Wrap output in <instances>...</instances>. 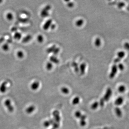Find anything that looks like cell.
Listing matches in <instances>:
<instances>
[{"label": "cell", "mask_w": 129, "mask_h": 129, "mask_svg": "<svg viewBox=\"0 0 129 129\" xmlns=\"http://www.w3.org/2000/svg\"><path fill=\"white\" fill-rule=\"evenodd\" d=\"M56 27V26L55 24H52V25H51V26L50 27V28H51L52 30H54L55 28Z\"/></svg>", "instance_id": "41"}, {"label": "cell", "mask_w": 129, "mask_h": 129, "mask_svg": "<svg viewBox=\"0 0 129 129\" xmlns=\"http://www.w3.org/2000/svg\"><path fill=\"white\" fill-rule=\"evenodd\" d=\"M51 9V6L50 5H46L42 10L41 13V16L42 18H45L49 15L48 11Z\"/></svg>", "instance_id": "2"}, {"label": "cell", "mask_w": 129, "mask_h": 129, "mask_svg": "<svg viewBox=\"0 0 129 129\" xmlns=\"http://www.w3.org/2000/svg\"><path fill=\"white\" fill-rule=\"evenodd\" d=\"M115 112L117 116L120 117L122 115V112L121 110L119 108H116L115 109Z\"/></svg>", "instance_id": "23"}, {"label": "cell", "mask_w": 129, "mask_h": 129, "mask_svg": "<svg viewBox=\"0 0 129 129\" xmlns=\"http://www.w3.org/2000/svg\"><path fill=\"white\" fill-rule=\"evenodd\" d=\"M37 40L39 43H42L44 40V38L42 35H40L37 37Z\"/></svg>", "instance_id": "26"}, {"label": "cell", "mask_w": 129, "mask_h": 129, "mask_svg": "<svg viewBox=\"0 0 129 129\" xmlns=\"http://www.w3.org/2000/svg\"><path fill=\"white\" fill-rule=\"evenodd\" d=\"M123 102V99L122 97H119L117 98L115 102V104L117 105H120Z\"/></svg>", "instance_id": "15"}, {"label": "cell", "mask_w": 129, "mask_h": 129, "mask_svg": "<svg viewBox=\"0 0 129 129\" xmlns=\"http://www.w3.org/2000/svg\"><path fill=\"white\" fill-rule=\"evenodd\" d=\"M7 82L5 81L0 85V92L2 93H5L7 90Z\"/></svg>", "instance_id": "5"}, {"label": "cell", "mask_w": 129, "mask_h": 129, "mask_svg": "<svg viewBox=\"0 0 129 129\" xmlns=\"http://www.w3.org/2000/svg\"><path fill=\"white\" fill-rule=\"evenodd\" d=\"M87 118V117L85 115H82L80 117V119H81V120H85V119Z\"/></svg>", "instance_id": "40"}, {"label": "cell", "mask_w": 129, "mask_h": 129, "mask_svg": "<svg viewBox=\"0 0 129 129\" xmlns=\"http://www.w3.org/2000/svg\"><path fill=\"white\" fill-rule=\"evenodd\" d=\"M40 86V83L38 81H35L31 84V89L33 91H36L39 88Z\"/></svg>", "instance_id": "8"}, {"label": "cell", "mask_w": 129, "mask_h": 129, "mask_svg": "<svg viewBox=\"0 0 129 129\" xmlns=\"http://www.w3.org/2000/svg\"><path fill=\"white\" fill-rule=\"evenodd\" d=\"M6 17L7 20L9 21H11L14 18L13 14L11 12L8 13L6 15Z\"/></svg>", "instance_id": "16"}, {"label": "cell", "mask_w": 129, "mask_h": 129, "mask_svg": "<svg viewBox=\"0 0 129 129\" xmlns=\"http://www.w3.org/2000/svg\"><path fill=\"white\" fill-rule=\"evenodd\" d=\"M61 91L62 93L65 94H67L69 93V90L68 88L66 87H63L61 88Z\"/></svg>", "instance_id": "28"}, {"label": "cell", "mask_w": 129, "mask_h": 129, "mask_svg": "<svg viewBox=\"0 0 129 129\" xmlns=\"http://www.w3.org/2000/svg\"><path fill=\"white\" fill-rule=\"evenodd\" d=\"M4 105L8 112L12 113L14 111V107L11 100L9 99L5 100L4 102Z\"/></svg>", "instance_id": "1"}, {"label": "cell", "mask_w": 129, "mask_h": 129, "mask_svg": "<svg viewBox=\"0 0 129 129\" xmlns=\"http://www.w3.org/2000/svg\"><path fill=\"white\" fill-rule=\"evenodd\" d=\"M56 46L55 45H53L52 46H51L50 47L48 48L46 50V52L47 53H53V51H54L55 48H56Z\"/></svg>", "instance_id": "20"}, {"label": "cell", "mask_w": 129, "mask_h": 129, "mask_svg": "<svg viewBox=\"0 0 129 129\" xmlns=\"http://www.w3.org/2000/svg\"><path fill=\"white\" fill-rule=\"evenodd\" d=\"M22 37V34L20 32H18V31L15 32V33L14 36H13V37H14V39L17 40H19L21 39Z\"/></svg>", "instance_id": "14"}, {"label": "cell", "mask_w": 129, "mask_h": 129, "mask_svg": "<svg viewBox=\"0 0 129 129\" xmlns=\"http://www.w3.org/2000/svg\"><path fill=\"white\" fill-rule=\"evenodd\" d=\"M112 94V91L111 89L108 88L106 91V93L103 98L105 101L107 102L109 99Z\"/></svg>", "instance_id": "6"}, {"label": "cell", "mask_w": 129, "mask_h": 129, "mask_svg": "<svg viewBox=\"0 0 129 129\" xmlns=\"http://www.w3.org/2000/svg\"><path fill=\"white\" fill-rule=\"evenodd\" d=\"M52 21L51 19H49L47 20L43 26V30H47L50 28L52 24Z\"/></svg>", "instance_id": "9"}, {"label": "cell", "mask_w": 129, "mask_h": 129, "mask_svg": "<svg viewBox=\"0 0 129 129\" xmlns=\"http://www.w3.org/2000/svg\"><path fill=\"white\" fill-rule=\"evenodd\" d=\"M17 56L18 58L22 59L24 57L25 54L23 51L21 50H19L17 52Z\"/></svg>", "instance_id": "18"}, {"label": "cell", "mask_w": 129, "mask_h": 129, "mask_svg": "<svg viewBox=\"0 0 129 129\" xmlns=\"http://www.w3.org/2000/svg\"><path fill=\"white\" fill-rule=\"evenodd\" d=\"M104 100L103 98H102V99L100 100V102L99 104L100 106H101V107H103V106H104Z\"/></svg>", "instance_id": "37"}, {"label": "cell", "mask_w": 129, "mask_h": 129, "mask_svg": "<svg viewBox=\"0 0 129 129\" xmlns=\"http://www.w3.org/2000/svg\"><path fill=\"white\" fill-rule=\"evenodd\" d=\"M124 47L125 49L129 51V43L128 42H125L124 45Z\"/></svg>", "instance_id": "36"}, {"label": "cell", "mask_w": 129, "mask_h": 129, "mask_svg": "<svg viewBox=\"0 0 129 129\" xmlns=\"http://www.w3.org/2000/svg\"></svg>", "instance_id": "46"}, {"label": "cell", "mask_w": 129, "mask_h": 129, "mask_svg": "<svg viewBox=\"0 0 129 129\" xmlns=\"http://www.w3.org/2000/svg\"><path fill=\"white\" fill-rule=\"evenodd\" d=\"M36 110V107L33 105H29L26 109L25 112L28 114H31L33 113Z\"/></svg>", "instance_id": "7"}, {"label": "cell", "mask_w": 129, "mask_h": 129, "mask_svg": "<svg viewBox=\"0 0 129 129\" xmlns=\"http://www.w3.org/2000/svg\"><path fill=\"white\" fill-rule=\"evenodd\" d=\"M118 91L120 93H123L125 90V87L124 85H121L118 88Z\"/></svg>", "instance_id": "25"}, {"label": "cell", "mask_w": 129, "mask_h": 129, "mask_svg": "<svg viewBox=\"0 0 129 129\" xmlns=\"http://www.w3.org/2000/svg\"><path fill=\"white\" fill-rule=\"evenodd\" d=\"M5 40V38L4 37H1V38H0V43H1L4 42Z\"/></svg>", "instance_id": "42"}, {"label": "cell", "mask_w": 129, "mask_h": 129, "mask_svg": "<svg viewBox=\"0 0 129 129\" xmlns=\"http://www.w3.org/2000/svg\"><path fill=\"white\" fill-rule=\"evenodd\" d=\"M84 23V21L83 19H79L75 23V25L78 27H81Z\"/></svg>", "instance_id": "19"}, {"label": "cell", "mask_w": 129, "mask_h": 129, "mask_svg": "<svg viewBox=\"0 0 129 129\" xmlns=\"http://www.w3.org/2000/svg\"><path fill=\"white\" fill-rule=\"evenodd\" d=\"M75 117H76L77 118H80L82 115L81 112H79V111H77V112L75 113Z\"/></svg>", "instance_id": "32"}, {"label": "cell", "mask_w": 129, "mask_h": 129, "mask_svg": "<svg viewBox=\"0 0 129 129\" xmlns=\"http://www.w3.org/2000/svg\"><path fill=\"white\" fill-rule=\"evenodd\" d=\"M118 69H119L120 71H123L124 69V67L123 64L122 63H119L118 64V66H117Z\"/></svg>", "instance_id": "30"}, {"label": "cell", "mask_w": 129, "mask_h": 129, "mask_svg": "<svg viewBox=\"0 0 129 129\" xmlns=\"http://www.w3.org/2000/svg\"><path fill=\"white\" fill-rule=\"evenodd\" d=\"M51 125V124L49 120L45 121L43 123V125L45 127H48Z\"/></svg>", "instance_id": "33"}, {"label": "cell", "mask_w": 129, "mask_h": 129, "mask_svg": "<svg viewBox=\"0 0 129 129\" xmlns=\"http://www.w3.org/2000/svg\"><path fill=\"white\" fill-rule=\"evenodd\" d=\"M67 6L68 7L72 8L74 6V3L72 2H69L67 3Z\"/></svg>", "instance_id": "38"}, {"label": "cell", "mask_w": 129, "mask_h": 129, "mask_svg": "<svg viewBox=\"0 0 129 129\" xmlns=\"http://www.w3.org/2000/svg\"><path fill=\"white\" fill-rule=\"evenodd\" d=\"M86 122L85 120H81L80 121V124L82 126H84L86 124Z\"/></svg>", "instance_id": "39"}, {"label": "cell", "mask_w": 129, "mask_h": 129, "mask_svg": "<svg viewBox=\"0 0 129 129\" xmlns=\"http://www.w3.org/2000/svg\"><path fill=\"white\" fill-rule=\"evenodd\" d=\"M80 99L78 97H76L73 99L72 100V104L74 105H76L78 104L79 102Z\"/></svg>", "instance_id": "29"}, {"label": "cell", "mask_w": 129, "mask_h": 129, "mask_svg": "<svg viewBox=\"0 0 129 129\" xmlns=\"http://www.w3.org/2000/svg\"><path fill=\"white\" fill-rule=\"evenodd\" d=\"M117 66L116 64H114L112 66L111 72L109 74V77L110 79H113L116 75L117 72Z\"/></svg>", "instance_id": "4"}, {"label": "cell", "mask_w": 129, "mask_h": 129, "mask_svg": "<svg viewBox=\"0 0 129 129\" xmlns=\"http://www.w3.org/2000/svg\"><path fill=\"white\" fill-rule=\"evenodd\" d=\"M53 129V128H52V129Z\"/></svg>", "instance_id": "45"}, {"label": "cell", "mask_w": 129, "mask_h": 129, "mask_svg": "<svg viewBox=\"0 0 129 129\" xmlns=\"http://www.w3.org/2000/svg\"><path fill=\"white\" fill-rule=\"evenodd\" d=\"M3 1H2V0H0V3H1Z\"/></svg>", "instance_id": "44"}, {"label": "cell", "mask_w": 129, "mask_h": 129, "mask_svg": "<svg viewBox=\"0 0 129 129\" xmlns=\"http://www.w3.org/2000/svg\"><path fill=\"white\" fill-rule=\"evenodd\" d=\"M60 51V49L58 47H56L55 48V50H54V51L53 52V55L54 56H55L56 55H57L58 54V53Z\"/></svg>", "instance_id": "31"}, {"label": "cell", "mask_w": 129, "mask_h": 129, "mask_svg": "<svg viewBox=\"0 0 129 129\" xmlns=\"http://www.w3.org/2000/svg\"><path fill=\"white\" fill-rule=\"evenodd\" d=\"M125 4L124 3L121 2H119L118 3V7L119 8H121L125 6Z\"/></svg>", "instance_id": "35"}, {"label": "cell", "mask_w": 129, "mask_h": 129, "mask_svg": "<svg viewBox=\"0 0 129 129\" xmlns=\"http://www.w3.org/2000/svg\"><path fill=\"white\" fill-rule=\"evenodd\" d=\"M10 47L8 43H4L2 46V49L5 51H7L9 50Z\"/></svg>", "instance_id": "21"}, {"label": "cell", "mask_w": 129, "mask_h": 129, "mask_svg": "<svg viewBox=\"0 0 129 129\" xmlns=\"http://www.w3.org/2000/svg\"><path fill=\"white\" fill-rule=\"evenodd\" d=\"M31 39H32V36L31 35H28L23 38L22 42L23 43H27L29 42Z\"/></svg>", "instance_id": "12"}, {"label": "cell", "mask_w": 129, "mask_h": 129, "mask_svg": "<svg viewBox=\"0 0 129 129\" xmlns=\"http://www.w3.org/2000/svg\"><path fill=\"white\" fill-rule=\"evenodd\" d=\"M53 67V64L51 62H47L46 65V68L48 70H51Z\"/></svg>", "instance_id": "24"}, {"label": "cell", "mask_w": 129, "mask_h": 129, "mask_svg": "<svg viewBox=\"0 0 129 129\" xmlns=\"http://www.w3.org/2000/svg\"><path fill=\"white\" fill-rule=\"evenodd\" d=\"M50 62L52 63H55V64H58L59 63V60L55 56H52L50 57Z\"/></svg>", "instance_id": "13"}, {"label": "cell", "mask_w": 129, "mask_h": 129, "mask_svg": "<svg viewBox=\"0 0 129 129\" xmlns=\"http://www.w3.org/2000/svg\"><path fill=\"white\" fill-rule=\"evenodd\" d=\"M53 127V129H56L59 127V123L57 122H54L52 124Z\"/></svg>", "instance_id": "34"}, {"label": "cell", "mask_w": 129, "mask_h": 129, "mask_svg": "<svg viewBox=\"0 0 129 129\" xmlns=\"http://www.w3.org/2000/svg\"><path fill=\"white\" fill-rule=\"evenodd\" d=\"M99 105V103L97 102H95L91 105V108L93 109H95L97 108L98 105Z\"/></svg>", "instance_id": "27"}, {"label": "cell", "mask_w": 129, "mask_h": 129, "mask_svg": "<svg viewBox=\"0 0 129 129\" xmlns=\"http://www.w3.org/2000/svg\"><path fill=\"white\" fill-rule=\"evenodd\" d=\"M125 52L122 51L118 52L117 54V57L114 60L115 64L119 63L121 60L125 56Z\"/></svg>", "instance_id": "3"}, {"label": "cell", "mask_w": 129, "mask_h": 129, "mask_svg": "<svg viewBox=\"0 0 129 129\" xmlns=\"http://www.w3.org/2000/svg\"><path fill=\"white\" fill-rule=\"evenodd\" d=\"M86 67V64L85 63H83L80 65L79 68L81 74L84 75L85 74Z\"/></svg>", "instance_id": "11"}, {"label": "cell", "mask_w": 129, "mask_h": 129, "mask_svg": "<svg viewBox=\"0 0 129 129\" xmlns=\"http://www.w3.org/2000/svg\"><path fill=\"white\" fill-rule=\"evenodd\" d=\"M53 115L54 118V120L56 122L59 123L60 121L61 118L59 115V112L57 110H55L53 113Z\"/></svg>", "instance_id": "10"}, {"label": "cell", "mask_w": 129, "mask_h": 129, "mask_svg": "<svg viewBox=\"0 0 129 129\" xmlns=\"http://www.w3.org/2000/svg\"><path fill=\"white\" fill-rule=\"evenodd\" d=\"M101 40L99 38H96L95 41V46L97 47H100L101 45Z\"/></svg>", "instance_id": "22"}, {"label": "cell", "mask_w": 129, "mask_h": 129, "mask_svg": "<svg viewBox=\"0 0 129 129\" xmlns=\"http://www.w3.org/2000/svg\"><path fill=\"white\" fill-rule=\"evenodd\" d=\"M72 65L74 69V70L75 72H78L79 71V67L78 66V63H77L76 62H74L72 63Z\"/></svg>", "instance_id": "17"}, {"label": "cell", "mask_w": 129, "mask_h": 129, "mask_svg": "<svg viewBox=\"0 0 129 129\" xmlns=\"http://www.w3.org/2000/svg\"><path fill=\"white\" fill-rule=\"evenodd\" d=\"M17 28L15 27H14L12 28V29H11V31H12V32H17Z\"/></svg>", "instance_id": "43"}]
</instances>
